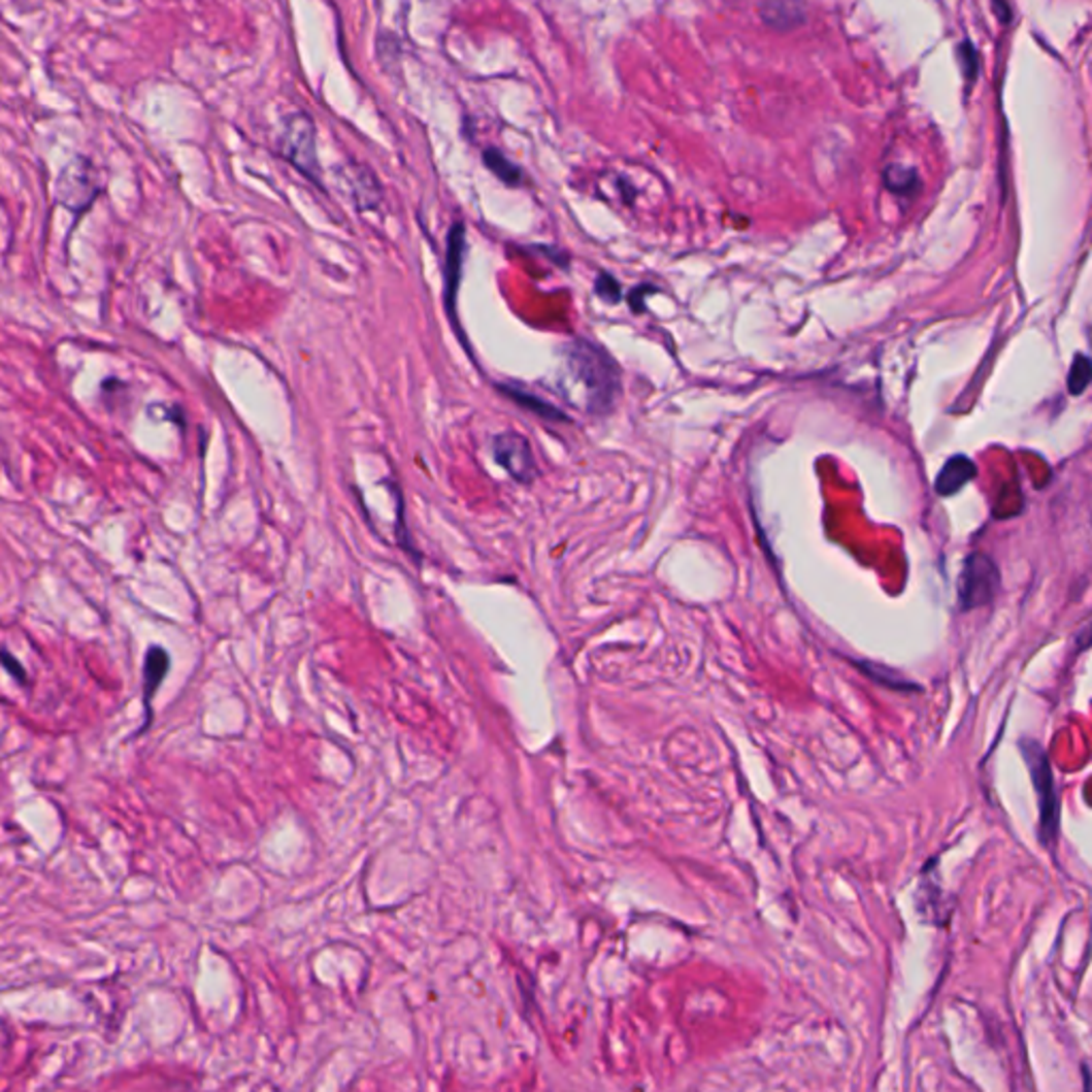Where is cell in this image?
<instances>
[{
  "instance_id": "cell-1",
  "label": "cell",
  "mask_w": 1092,
  "mask_h": 1092,
  "mask_svg": "<svg viewBox=\"0 0 1092 1092\" xmlns=\"http://www.w3.org/2000/svg\"><path fill=\"white\" fill-rule=\"evenodd\" d=\"M561 387L589 415H608L621 395V373L615 359L589 339H572L564 346Z\"/></svg>"
},
{
  "instance_id": "cell-2",
  "label": "cell",
  "mask_w": 1092,
  "mask_h": 1092,
  "mask_svg": "<svg viewBox=\"0 0 1092 1092\" xmlns=\"http://www.w3.org/2000/svg\"><path fill=\"white\" fill-rule=\"evenodd\" d=\"M1020 752L1033 779V788L1039 804V840L1046 848H1054L1058 838V816L1060 802L1054 788V772L1046 749L1035 738L1020 740Z\"/></svg>"
},
{
  "instance_id": "cell-3",
  "label": "cell",
  "mask_w": 1092,
  "mask_h": 1092,
  "mask_svg": "<svg viewBox=\"0 0 1092 1092\" xmlns=\"http://www.w3.org/2000/svg\"><path fill=\"white\" fill-rule=\"evenodd\" d=\"M279 147H283V156L293 167H297L307 179L321 184V167L317 159V131L309 115L295 113L285 122Z\"/></svg>"
},
{
  "instance_id": "cell-4",
  "label": "cell",
  "mask_w": 1092,
  "mask_h": 1092,
  "mask_svg": "<svg viewBox=\"0 0 1092 1092\" xmlns=\"http://www.w3.org/2000/svg\"><path fill=\"white\" fill-rule=\"evenodd\" d=\"M998 568L984 553H971L964 561L958 581V604L962 610H973L990 604L998 591Z\"/></svg>"
},
{
  "instance_id": "cell-5",
  "label": "cell",
  "mask_w": 1092,
  "mask_h": 1092,
  "mask_svg": "<svg viewBox=\"0 0 1092 1092\" xmlns=\"http://www.w3.org/2000/svg\"><path fill=\"white\" fill-rule=\"evenodd\" d=\"M493 459L504 467L510 478L521 485H532L538 476V463L532 446L523 433L506 431L497 433L491 440Z\"/></svg>"
},
{
  "instance_id": "cell-6",
  "label": "cell",
  "mask_w": 1092,
  "mask_h": 1092,
  "mask_svg": "<svg viewBox=\"0 0 1092 1092\" xmlns=\"http://www.w3.org/2000/svg\"><path fill=\"white\" fill-rule=\"evenodd\" d=\"M99 193L101 184L95 165L90 163V159H84V156H75L58 179V199L69 209L81 211L90 207V203L97 199Z\"/></svg>"
},
{
  "instance_id": "cell-7",
  "label": "cell",
  "mask_w": 1092,
  "mask_h": 1092,
  "mask_svg": "<svg viewBox=\"0 0 1092 1092\" xmlns=\"http://www.w3.org/2000/svg\"><path fill=\"white\" fill-rule=\"evenodd\" d=\"M463 257H465V229L463 225H455L449 231V243H446V307L449 315L455 321V303H457V291L461 285V269H463Z\"/></svg>"
},
{
  "instance_id": "cell-8",
  "label": "cell",
  "mask_w": 1092,
  "mask_h": 1092,
  "mask_svg": "<svg viewBox=\"0 0 1092 1092\" xmlns=\"http://www.w3.org/2000/svg\"><path fill=\"white\" fill-rule=\"evenodd\" d=\"M169 653L163 647H150L143 664V704L147 713V724L152 722V700L169 672Z\"/></svg>"
},
{
  "instance_id": "cell-9",
  "label": "cell",
  "mask_w": 1092,
  "mask_h": 1092,
  "mask_svg": "<svg viewBox=\"0 0 1092 1092\" xmlns=\"http://www.w3.org/2000/svg\"><path fill=\"white\" fill-rule=\"evenodd\" d=\"M975 474H978L975 463H973L969 457L956 455V457H952V459L944 465V470L939 472L937 481H934V489H937L939 495H946V497H948V495H954V493H958L966 483L973 481Z\"/></svg>"
},
{
  "instance_id": "cell-10",
  "label": "cell",
  "mask_w": 1092,
  "mask_h": 1092,
  "mask_svg": "<svg viewBox=\"0 0 1092 1092\" xmlns=\"http://www.w3.org/2000/svg\"><path fill=\"white\" fill-rule=\"evenodd\" d=\"M762 18L774 28H792L804 20L802 0H764Z\"/></svg>"
},
{
  "instance_id": "cell-11",
  "label": "cell",
  "mask_w": 1092,
  "mask_h": 1092,
  "mask_svg": "<svg viewBox=\"0 0 1092 1092\" xmlns=\"http://www.w3.org/2000/svg\"><path fill=\"white\" fill-rule=\"evenodd\" d=\"M499 389H502V393H506L515 403H519L521 408H525V410H529V412H534V415H538V417H542V419H547V421H559V423L568 421L564 412L557 410L555 405H551L549 401L540 399V397L534 395V393H529V391H525V389H521V387H510V385H499Z\"/></svg>"
},
{
  "instance_id": "cell-12",
  "label": "cell",
  "mask_w": 1092,
  "mask_h": 1092,
  "mask_svg": "<svg viewBox=\"0 0 1092 1092\" xmlns=\"http://www.w3.org/2000/svg\"><path fill=\"white\" fill-rule=\"evenodd\" d=\"M856 668L872 679L875 683L884 685V688H890L894 692H920V685H916L914 681L904 679L898 670H892L888 666H880V664H870V662H856Z\"/></svg>"
},
{
  "instance_id": "cell-13",
  "label": "cell",
  "mask_w": 1092,
  "mask_h": 1092,
  "mask_svg": "<svg viewBox=\"0 0 1092 1092\" xmlns=\"http://www.w3.org/2000/svg\"><path fill=\"white\" fill-rule=\"evenodd\" d=\"M483 163L489 167V171L497 179H502L506 186H519L523 181V169L515 165L508 156L504 152H499L497 147H487L483 152Z\"/></svg>"
},
{
  "instance_id": "cell-14",
  "label": "cell",
  "mask_w": 1092,
  "mask_h": 1092,
  "mask_svg": "<svg viewBox=\"0 0 1092 1092\" xmlns=\"http://www.w3.org/2000/svg\"><path fill=\"white\" fill-rule=\"evenodd\" d=\"M886 186L896 195H912L918 191V175L914 169L890 167L886 169Z\"/></svg>"
},
{
  "instance_id": "cell-15",
  "label": "cell",
  "mask_w": 1092,
  "mask_h": 1092,
  "mask_svg": "<svg viewBox=\"0 0 1092 1092\" xmlns=\"http://www.w3.org/2000/svg\"><path fill=\"white\" fill-rule=\"evenodd\" d=\"M353 186H355V199H357L361 209H371V207L378 205L380 189H378V184L373 181L371 173L361 171V175L353 181Z\"/></svg>"
},
{
  "instance_id": "cell-16",
  "label": "cell",
  "mask_w": 1092,
  "mask_h": 1092,
  "mask_svg": "<svg viewBox=\"0 0 1092 1092\" xmlns=\"http://www.w3.org/2000/svg\"><path fill=\"white\" fill-rule=\"evenodd\" d=\"M1090 383V361L1086 355H1076L1069 369V393L1082 395Z\"/></svg>"
},
{
  "instance_id": "cell-17",
  "label": "cell",
  "mask_w": 1092,
  "mask_h": 1092,
  "mask_svg": "<svg viewBox=\"0 0 1092 1092\" xmlns=\"http://www.w3.org/2000/svg\"><path fill=\"white\" fill-rule=\"evenodd\" d=\"M596 293H598L604 301H608V303H617V301L621 299V287H619L617 279H615L613 275H608V273L598 275V279H596Z\"/></svg>"
},
{
  "instance_id": "cell-18",
  "label": "cell",
  "mask_w": 1092,
  "mask_h": 1092,
  "mask_svg": "<svg viewBox=\"0 0 1092 1092\" xmlns=\"http://www.w3.org/2000/svg\"><path fill=\"white\" fill-rule=\"evenodd\" d=\"M0 664H3L5 670L11 672L15 679H20V683H26V672H24L22 664L13 658L11 653H7L5 649H0Z\"/></svg>"
}]
</instances>
